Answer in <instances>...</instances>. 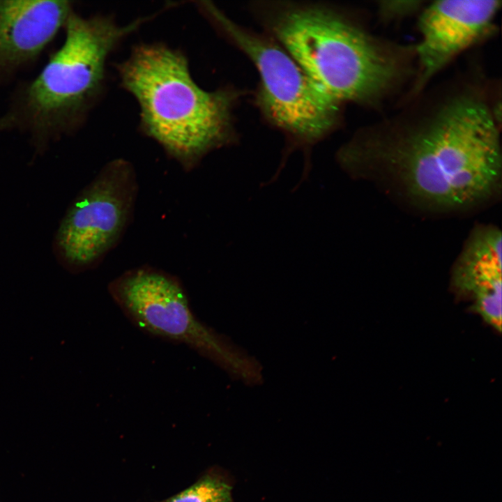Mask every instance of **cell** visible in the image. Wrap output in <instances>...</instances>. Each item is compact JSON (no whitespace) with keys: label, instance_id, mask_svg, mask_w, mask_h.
<instances>
[{"label":"cell","instance_id":"obj_3","mask_svg":"<svg viewBox=\"0 0 502 502\" xmlns=\"http://www.w3.org/2000/svg\"><path fill=\"white\" fill-rule=\"evenodd\" d=\"M118 70L123 88L139 104L145 134L185 170L210 151L235 142L236 93L200 88L181 52L164 45H140Z\"/></svg>","mask_w":502,"mask_h":502},{"label":"cell","instance_id":"obj_6","mask_svg":"<svg viewBox=\"0 0 502 502\" xmlns=\"http://www.w3.org/2000/svg\"><path fill=\"white\" fill-rule=\"evenodd\" d=\"M137 191L132 165L116 159L77 196L54 240L56 255L68 271L96 267L118 244L132 218Z\"/></svg>","mask_w":502,"mask_h":502},{"label":"cell","instance_id":"obj_4","mask_svg":"<svg viewBox=\"0 0 502 502\" xmlns=\"http://www.w3.org/2000/svg\"><path fill=\"white\" fill-rule=\"evenodd\" d=\"M143 21L120 26L111 17L71 13L62 46L24 96V117L33 131L60 130L84 113L101 89L109 55Z\"/></svg>","mask_w":502,"mask_h":502},{"label":"cell","instance_id":"obj_8","mask_svg":"<svg viewBox=\"0 0 502 502\" xmlns=\"http://www.w3.org/2000/svg\"><path fill=\"white\" fill-rule=\"evenodd\" d=\"M500 5L496 0H442L425 7L418 21L421 38L414 48L418 75L413 92L489 33Z\"/></svg>","mask_w":502,"mask_h":502},{"label":"cell","instance_id":"obj_2","mask_svg":"<svg viewBox=\"0 0 502 502\" xmlns=\"http://www.w3.org/2000/svg\"><path fill=\"white\" fill-rule=\"evenodd\" d=\"M273 38L314 83L340 104L373 105L408 74L411 51L365 32L322 6H261Z\"/></svg>","mask_w":502,"mask_h":502},{"label":"cell","instance_id":"obj_7","mask_svg":"<svg viewBox=\"0 0 502 502\" xmlns=\"http://www.w3.org/2000/svg\"><path fill=\"white\" fill-rule=\"evenodd\" d=\"M107 289L126 317L141 330L183 344L202 356L226 364L224 342L195 316L185 289L174 275L140 266L112 280Z\"/></svg>","mask_w":502,"mask_h":502},{"label":"cell","instance_id":"obj_10","mask_svg":"<svg viewBox=\"0 0 502 502\" xmlns=\"http://www.w3.org/2000/svg\"><path fill=\"white\" fill-rule=\"evenodd\" d=\"M501 241L496 227L476 228L453 266L452 284L457 293L473 297L476 312L501 306Z\"/></svg>","mask_w":502,"mask_h":502},{"label":"cell","instance_id":"obj_12","mask_svg":"<svg viewBox=\"0 0 502 502\" xmlns=\"http://www.w3.org/2000/svg\"><path fill=\"white\" fill-rule=\"evenodd\" d=\"M418 1H383L379 11L384 19L391 20L408 15L418 8Z\"/></svg>","mask_w":502,"mask_h":502},{"label":"cell","instance_id":"obj_9","mask_svg":"<svg viewBox=\"0 0 502 502\" xmlns=\"http://www.w3.org/2000/svg\"><path fill=\"white\" fill-rule=\"evenodd\" d=\"M70 14L67 1H0V70L33 59Z\"/></svg>","mask_w":502,"mask_h":502},{"label":"cell","instance_id":"obj_1","mask_svg":"<svg viewBox=\"0 0 502 502\" xmlns=\"http://www.w3.org/2000/svg\"><path fill=\"white\" fill-rule=\"evenodd\" d=\"M413 117L358 134L336 153L342 169L360 178L388 173L407 197L439 211L469 208L501 189L496 119L485 96L461 90Z\"/></svg>","mask_w":502,"mask_h":502},{"label":"cell","instance_id":"obj_5","mask_svg":"<svg viewBox=\"0 0 502 502\" xmlns=\"http://www.w3.org/2000/svg\"><path fill=\"white\" fill-rule=\"evenodd\" d=\"M201 4L208 17L256 67L261 81L258 103L264 115L288 134L293 146L305 150L301 184L312 168L310 148L333 129L340 104L322 91L273 38L243 27L211 3Z\"/></svg>","mask_w":502,"mask_h":502},{"label":"cell","instance_id":"obj_11","mask_svg":"<svg viewBox=\"0 0 502 502\" xmlns=\"http://www.w3.org/2000/svg\"><path fill=\"white\" fill-rule=\"evenodd\" d=\"M231 487L218 476L207 474L162 502H230Z\"/></svg>","mask_w":502,"mask_h":502}]
</instances>
